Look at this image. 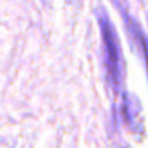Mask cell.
<instances>
[{
    "instance_id": "6da1fadb",
    "label": "cell",
    "mask_w": 148,
    "mask_h": 148,
    "mask_svg": "<svg viewBox=\"0 0 148 148\" xmlns=\"http://www.w3.org/2000/svg\"><path fill=\"white\" fill-rule=\"evenodd\" d=\"M99 26L100 34H102L103 42V53H105V67L108 81L115 91H119L123 81V62H121V49H119V42L116 32L110 23L107 13L100 11L99 13Z\"/></svg>"
},
{
    "instance_id": "7a4b0ae2",
    "label": "cell",
    "mask_w": 148,
    "mask_h": 148,
    "mask_svg": "<svg viewBox=\"0 0 148 148\" xmlns=\"http://www.w3.org/2000/svg\"><path fill=\"white\" fill-rule=\"evenodd\" d=\"M137 35H138V40H140L142 49H143V53H145V59H147V67H148V42H147V38H145V37L142 35L140 32H137Z\"/></svg>"
}]
</instances>
